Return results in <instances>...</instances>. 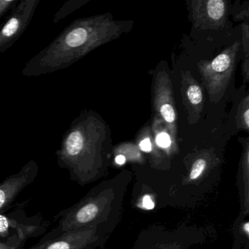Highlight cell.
I'll list each match as a JSON object with an SVG mask.
<instances>
[{
  "label": "cell",
  "mask_w": 249,
  "mask_h": 249,
  "mask_svg": "<svg viewBox=\"0 0 249 249\" xmlns=\"http://www.w3.org/2000/svg\"><path fill=\"white\" fill-rule=\"evenodd\" d=\"M133 21H116L110 14L75 19L26 63L25 77L40 76L69 68L94 49L127 33Z\"/></svg>",
  "instance_id": "obj_1"
},
{
  "label": "cell",
  "mask_w": 249,
  "mask_h": 249,
  "mask_svg": "<svg viewBox=\"0 0 249 249\" xmlns=\"http://www.w3.org/2000/svg\"><path fill=\"white\" fill-rule=\"evenodd\" d=\"M107 131L104 122L91 110H84L71 122L56 151L59 167L81 186L101 176L104 168Z\"/></svg>",
  "instance_id": "obj_2"
},
{
  "label": "cell",
  "mask_w": 249,
  "mask_h": 249,
  "mask_svg": "<svg viewBox=\"0 0 249 249\" xmlns=\"http://www.w3.org/2000/svg\"><path fill=\"white\" fill-rule=\"evenodd\" d=\"M111 208V189L101 183L75 205L55 215L56 227L46 233L40 241L53 238L72 230L105 225Z\"/></svg>",
  "instance_id": "obj_3"
},
{
  "label": "cell",
  "mask_w": 249,
  "mask_h": 249,
  "mask_svg": "<svg viewBox=\"0 0 249 249\" xmlns=\"http://www.w3.org/2000/svg\"><path fill=\"white\" fill-rule=\"evenodd\" d=\"M240 44L237 40L212 60H201L197 63L202 85L212 103L219 102L227 91L235 68Z\"/></svg>",
  "instance_id": "obj_4"
},
{
  "label": "cell",
  "mask_w": 249,
  "mask_h": 249,
  "mask_svg": "<svg viewBox=\"0 0 249 249\" xmlns=\"http://www.w3.org/2000/svg\"><path fill=\"white\" fill-rule=\"evenodd\" d=\"M104 225L67 231L24 249H95L104 242Z\"/></svg>",
  "instance_id": "obj_5"
},
{
  "label": "cell",
  "mask_w": 249,
  "mask_h": 249,
  "mask_svg": "<svg viewBox=\"0 0 249 249\" xmlns=\"http://www.w3.org/2000/svg\"><path fill=\"white\" fill-rule=\"evenodd\" d=\"M40 0H20L0 27V53H5L20 38L31 22Z\"/></svg>",
  "instance_id": "obj_6"
},
{
  "label": "cell",
  "mask_w": 249,
  "mask_h": 249,
  "mask_svg": "<svg viewBox=\"0 0 249 249\" xmlns=\"http://www.w3.org/2000/svg\"><path fill=\"white\" fill-rule=\"evenodd\" d=\"M153 103L157 115L164 122L169 133L176 144L178 121L172 81L166 71H160L156 76Z\"/></svg>",
  "instance_id": "obj_7"
},
{
  "label": "cell",
  "mask_w": 249,
  "mask_h": 249,
  "mask_svg": "<svg viewBox=\"0 0 249 249\" xmlns=\"http://www.w3.org/2000/svg\"><path fill=\"white\" fill-rule=\"evenodd\" d=\"M189 17L195 28L219 30L227 22L228 5L224 0H192Z\"/></svg>",
  "instance_id": "obj_8"
},
{
  "label": "cell",
  "mask_w": 249,
  "mask_h": 249,
  "mask_svg": "<svg viewBox=\"0 0 249 249\" xmlns=\"http://www.w3.org/2000/svg\"><path fill=\"white\" fill-rule=\"evenodd\" d=\"M38 172L37 161L31 160L18 173L0 183V213L7 212L18 195L36 180Z\"/></svg>",
  "instance_id": "obj_9"
},
{
  "label": "cell",
  "mask_w": 249,
  "mask_h": 249,
  "mask_svg": "<svg viewBox=\"0 0 249 249\" xmlns=\"http://www.w3.org/2000/svg\"><path fill=\"white\" fill-rule=\"evenodd\" d=\"M180 74L182 101L187 113L189 124H195L199 122L203 110V91L192 72L188 71H182Z\"/></svg>",
  "instance_id": "obj_10"
},
{
  "label": "cell",
  "mask_w": 249,
  "mask_h": 249,
  "mask_svg": "<svg viewBox=\"0 0 249 249\" xmlns=\"http://www.w3.org/2000/svg\"><path fill=\"white\" fill-rule=\"evenodd\" d=\"M153 131L154 135V142L157 146L165 151L173 150L177 147L173 141L171 135L164 122L159 116H156L153 124Z\"/></svg>",
  "instance_id": "obj_11"
},
{
  "label": "cell",
  "mask_w": 249,
  "mask_h": 249,
  "mask_svg": "<svg viewBox=\"0 0 249 249\" xmlns=\"http://www.w3.org/2000/svg\"><path fill=\"white\" fill-rule=\"evenodd\" d=\"M89 2V0H69L67 1L53 17V23L58 24L66 18L70 14L75 12Z\"/></svg>",
  "instance_id": "obj_12"
},
{
  "label": "cell",
  "mask_w": 249,
  "mask_h": 249,
  "mask_svg": "<svg viewBox=\"0 0 249 249\" xmlns=\"http://www.w3.org/2000/svg\"><path fill=\"white\" fill-rule=\"evenodd\" d=\"M237 127L249 132V96L246 95L239 104L236 115Z\"/></svg>",
  "instance_id": "obj_13"
},
{
  "label": "cell",
  "mask_w": 249,
  "mask_h": 249,
  "mask_svg": "<svg viewBox=\"0 0 249 249\" xmlns=\"http://www.w3.org/2000/svg\"><path fill=\"white\" fill-rule=\"evenodd\" d=\"M208 164H209V159L206 156L196 159L194 164H192L189 176V180H195L199 178L202 176V173L208 168Z\"/></svg>",
  "instance_id": "obj_14"
},
{
  "label": "cell",
  "mask_w": 249,
  "mask_h": 249,
  "mask_svg": "<svg viewBox=\"0 0 249 249\" xmlns=\"http://www.w3.org/2000/svg\"><path fill=\"white\" fill-rule=\"evenodd\" d=\"M26 242L18 234H14L3 241L0 240V249H24Z\"/></svg>",
  "instance_id": "obj_15"
},
{
  "label": "cell",
  "mask_w": 249,
  "mask_h": 249,
  "mask_svg": "<svg viewBox=\"0 0 249 249\" xmlns=\"http://www.w3.org/2000/svg\"><path fill=\"white\" fill-rule=\"evenodd\" d=\"M18 0H0V19L9 11H12Z\"/></svg>",
  "instance_id": "obj_16"
},
{
  "label": "cell",
  "mask_w": 249,
  "mask_h": 249,
  "mask_svg": "<svg viewBox=\"0 0 249 249\" xmlns=\"http://www.w3.org/2000/svg\"><path fill=\"white\" fill-rule=\"evenodd\" d=\"M242 43L243 46V51L246 54V59H249V24H244L242 26Z\"/></svg>",
  "instance_id": "obj_17"
},
{
  "label": "cell",
  "mask_w": 249,
  "mask_h": 249,
  "mask_svg": "<svg viewBox=\"0 0 249 249\" xmlns=\"http://www.w3.org/2000/svg\"><path fill=\"white\" fill-rule=\"evenodd\" d=\"M139 147L142 151L148 153L151 152L153 148V143L151 142V136H147L146 138L141 140L139 143Z\"/></svg>",
  "instance_id": "obj_18"
},
{
  "label": "cell",
  "mask_w": 249,
  "mask_h": 249,
  "mask_svg": "<svg viewBox=\"0 0 249 249\" xmlns=\"http://www.w3.org/2000/svg\"><path fill=\"white\" fill-rule=\"evenodd\" d=\"M242 73L245 83L249 82V59H245L242 64Z\"/></svg>",
  "instance_id": "obj_19"
},
{
  "label": "cell",
  "mask_w": 249,
  "mask_h": 249,
  "mask_svg": "<svg viewBox=\"0 0 249 249\" xmlns=\"http://www.w3.org/2000/svg\"><path fill=\"white\" fill-rule=\"evenodd\" d=\"M142 204H143V206L148 210L153 209L155 206L154 202H153L152 199L148 195L144 196L143 199H142Z\"/></svg>",
  "instance_id": "obj_20"
},
{
  "label": "cell",
  "mask_w": 249,
  "mask_h": 249,
  "mask_svg": "<svg viewBox=\"0 0 249 249\" xmlns=\"http://www.w3.org/2000/svg\"><path fill=\"white\" fill-rule=\"evenodd\" d=\"M116 162L119 165H122L126 162V157L122 154H119V155L116 156Z\"/></svg>",
  "instance_id": "obj_21"
}]
</instances>
